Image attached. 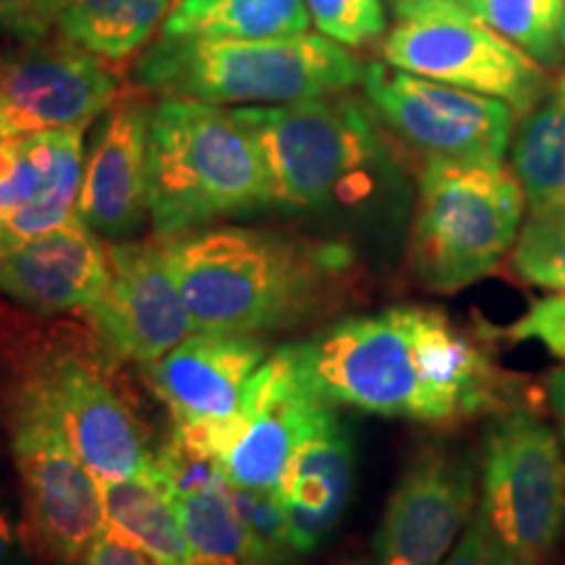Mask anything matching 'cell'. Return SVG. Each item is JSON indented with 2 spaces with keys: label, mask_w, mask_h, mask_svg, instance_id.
Instances as JSON below:
<instances>
[{
  "label": "cell",
  "mask_w": 565,
  "mask_h": 565,
  "mask_svg": "<svg viewBox=\"0 0 565 565\" xmlns=\"http://www.w3.org/2000/svg\"><path fill=\"white\" fill-rule=\"evenodd\" d=\"M108 280V246L79 215L0 254V291L42 317L87 312Z\"/></svg>",
  "instance_id": "cell-18"
},
{
  "label": "cell",
  "mask_w": 565,
  "mask_h": 565,
  "mask_svg": "<svg viewBox=\"0 0 565 565\" xmlns=\"http://www.w3.org/2000/svg\"><path fill=\"white\" fill-rule=\"evenodd\" d=\"M42 147L40 134L19 139H0V215L19 210L40 192Z\"/></svg>",
  "instance_id": "cell-30"
},
{
  "label": "cell",
  "mask_w": 565,
  "mask_h": 565,
  "mask_svg": "<svg viewBox=\"0 0 565 565\" xmlns=\"http://www.w3.org/2000/svg\"><path fill=\"white\" fill-rule=\"evenodd\" d=\"M84 565H154L150 557L141 553L139 547H134L131 542L121 540L113 532H105L97 536L95 545L87 550V555L82 557Z\"/></svg>",
  "instance_id": "cell-34"
},
{
  "label": "cell",
  "mask_w": 565,
  "mask_h": 565,
  "mask_svg": "<svg viewBox=\"0 0 565 565\" xmlns=\"http://www.w3.org/2000/svg\"><path fill=\"white\" fill-rule=\"evenodd\" d=\"M561 84H563V87H565V76H563V79H561Z\"/></svg>",
  "instance_id": "cell-40"
},
{
  "label": "cell",
  "mask_w": 565,
  "mask_h": 565,
  "mask_svg": "<svg viewBox=\"0 0 565 565\" xmlns=\"http://www.w3.org/2000/svg\"><path fill=\"white\" fill-rule=\"evenodd\" d=\"M477 515L511 565H542L565 534V448L529 408L487 424Z\"/></svg>",
  "instance_id": "cell-8"
},
{
  "label": "cell",
  "mask_w": 565,
  "mask_h": 565,
  "mask_svg": "<svg viewBox=\"0 0 565 565\" xmlns=\"http://www.w3.org/2000/svg\"><path fill=\"white\" fill-rule=\"evenodd\" d=\"M162 244L196 330L263 338L307 328L343 309L364 278L341 238L225 225Z\"/></svg>",
  "instance_id": "cell-2"
},
{
  "label": "cell",
  "mask_w": 565,
  "mask_h": 565,
  "mask_svg": "<svg viewBox=\"0 0 565 565\" xmlns=\"http://www.w3.org/2000/svg\"><path fill=\"white\" fill-rule=\"evenodd\" d=\"M267 356L259 335L194 330L158 362L145 364V383L173 422L228 419L242 408L249 380Z\"/></svg>",
  "instance_id": "cell-17"
},
{
  "label": "cell",
  "mask_w": 565,
  "mask_h": 565,
  "mask_svg": "<svg viewBox=\"0 0 565 565\" xmlns=\"http://www.w3.org/2000/svg\"><path fill=\"white\" fill-rule=\"evenodd\" d=\"M307 0H179L162 34L204 40H278L307 34Z\"/></svg>",
  "instance_id": "cell-21"
},
{
  "label": "cell",
  "mask_w": 565,
  "mask_h": 565,
  "mask_svg": "<svg viewBox=\"0 0 565 565\" xmlns=\"http://www.w3.org/2000/svg\"><path fill=\"white\" fill-rule=\"evenodd\" d=\"M477 490L463 448L427 443L416 450L374 534L377 565H443L477 511Z\"/></svg>",
  "instance_id": "cell-15"
},
{
  "label": "cell",
  "mask_w": 565,
  "mask_h": 565,
  "mask_svg": "<svg viewBox=\"0 0 565 565\" xmlns=\"http://www.w3.org/2000/svg\"><path fill=\"white\" fill-rule=\"evenodd\" d=\"M110 280L84 312L113 364H152L194 333L162 238L108 246Z\"/></svg>",
  "instance_id": "cell-14"
},
{
  "label": "cell",
  "mask_w": 565,
  "mask_h": 565,
  "mask_svg": "<svg viewBox=\"0 0 565 565\" xmlns=\"http://www.w3.org/2000/svg\"><path fill=\"white\" fill-rule=\"evenodd\" d=\"M147 207L158 238L270 207L263 152L242 118L221 105L160 97L147 150Z\"/></svg>",
  "instance_id": "cell-5"
},
{
  "label": "cell",
  "mask_w": 565,
  "mask_h": 565,
  "mask_svg": "<svg viewBox=\"0 0 565 565\" xmlns=\"http://www.w3.org/2000/svg\"><path fill=\"white\" fill-rule=\"evenodd\" d=\"M194 565H249V542L231 482L171 498Z\"/></svg>",
  "instance_id": "cell-25"
},
{
  "label": "cell",
  "mask_w": 565,
  "mask_h": 565,
  "mask_svg": "<svg viewBox=\"0 0 565 565\" xmlns=\"http://www.w3.org/2000/svg\"><path fill=\"white\" fill-rule=\"evenodd\" d=\"M233 113L263 152L270 207L359 228L398 196V166L380 118L345 92Z\"/></svg>",
  "instance_id": "cell-4"
},
{
  "label": "cell",
  "mask_w": 565,
  "mask_h": 565,
  "mask_svg": "<svg viewBox=\"0 0 565 565\" xmlns=\"http://www.w3.org/2000/svg\"><path fill=\"white\" fill-rule=\"evenodd\" d=\"M505 333L513 341H536L565 362V294L534 301Z\"/></svg>",
  "instance_id": "cell-31"
},
{
  "label": "cell",
  "mask_w": 565,
  "mask_h": 565,
  "mask_svg": "<svg viewBox=\"0 0 565 565\" xmlns=\"http://www.w3.org/2000/svg\"><path fill=\"white\" fill-rule=\"evenodd\" d=\"M393 13L398 19H412L419 13L440 11V9H466L469 11V0H387Z\"/></svg>",
  "instance_id": "cell-37"
},
{
  "label": "cell",
  "mask_w": 565,
  "mask_h": 565,
  "mask_svg": "<svg viewBox=\"0 0 565 565\" xmlns=\"http://www.w3.org/2000/svg\"><path fill=\"white\" fill-rule=\"evenodd\" d=\"M291 345L303 380L333 406L427 424L513 406L511 380L484 343L435 307L345 317Z\"/></svg>",
  "instance_id": "cell-1"
},
{
  "label": "cell",
  "mask_w": 565,
  "mask_h": 565,
  "mask_svg": "<svg viewBox=\"0 0 565 565\" xmlns=\"http://www.w3.org/2000/svg\"><path fill=\"white\" fill-rule=\"evenodd\" d=\"M84 131L87 129L40 134L45 175H42L40 192L30 202L3 215L11 246L61 228L76 217L84 162H87L84 158Z\"/></svg>",
  "instance_id": "cell-23"
},
{
  "label": "cell",
  "mask_w": 565,
  "mask_h": 565,
  "mask_svg": "<svg viewBox=\"0 0 565 565\" xmlns=\"http://www.w3.org/2000/svg\"><path fill=\"white\" fill-rule=\"evenodd\" d=\"M233 503L242 515L249 542V565H294V550L286 513L275 490H242L231 484Z\"/></svg>",
  "instance_id": "cell-28"
},
{
  "label": "cell",
  "mask_w": 565,
  "mask_h": 565,
  "mask_svg": "<svg viewBox=\"0 0 565 565\" xmlns=\"http://www.w3.org/2000/svg\"><path fill=\"white\" fill-rule=\"evenodd\" d=\"M353 466L351 433L335 412L288 461L275 492L299 557L315 553L341 524L353 490Z\"/></svg>",
  "instance_id": "cell-19"
},
{
  "label": "cell",
  "mask_w": 565,
  "mask_h": 565,
  "mask_svg": "<svg viewBox=\"0 0 565 565\" xmlns=\"http://www.w3.org/2000/svg\"><path fill=\"white\" fill-rule=\"evenodd\" d=\"M152 105L137 92L121 95L92 139L76 215L108 242H126L150 217L147 207V150Z\"/></svg>",
  "instance_id": "cell-16"
},
{
  "label": "cell",
  "mask_w": 565,
  "mask_h": 565,
  "mask_svg": "<svg viewBox=\"0 0 565 565\" xmlns=\"http://www.w3.org/2000/svg\"><path fill=\"white\" fill-rule=\"evenodd\" d=\"M335 412L299 370L294 345H280L254 372L244 404L228 419L173 422L217 456L225 479L242 490H278L296 450Z\"/></svg>",
  "instance_id": "cell-9"
},
{
  "label": "cell",
  "mask_w": 565,
  "mask_h": 565,
  "mask_svg": "<svg viewBox=\"0 0 565 565\" xmlns=\"http://www.w3.org/2000/svg\"><path fill=\"white\" fill-rule=\"evenodd\" d=\"M545 395H547L550 412H553V419L557 424V437H561V443L565 448V366L563 370H555L547 374Z\"/></svg>",
  "instance_id": "cell-36"
},
{
  "label": "cell",
  "mask_w": 565,
  "mask_h": 565,
  "mask_svg": "<svg viewBox=\"0 0 565 565\" xmlns=\"http://www.w3.org/2000/svg\"><path fill=\"white\" fill-rule=\"evenodd\" d=\"M561 47L565 55V0H563V17H561Z\"/></svg>",
  "instance_id": "cell-39"
},
{
  "label": "cell",
  "mask_w": 565,
  "mask_h": 565,
  "mask_svg": "<svg viewBox=\"0 0 565 565\" xmlns=\"http://www.w3.org/2000/svg\"><path fill=\"white\" fill-rule=\"evenodd\" d=\"M32 561L34 553L21 519L11 508H0V565H32Z\"/></svg>",
  "instance_id": "cell-35"
},
{
  "label": "cell",
  "mask_w": 565,
  "mask_h": 565,
  "mask_svg": "<svg viewBox=\"0 0 565 565\" xmlns=\"http://www.w3.org/2000/svg\"><path fill=\"white\" fill-rule=\"evenodd\" d=\"M524 207V189L503 162L427 158L408 244L414 280L456 294L487 278L515 246Z\"/></svg>",
  "instance_id": "cell-7"
},
{
  "label": "cell",
  "mask_w": 565,
  "mask_h": 565,
  "mask_svg": "<svg viewBox=\"0 0 565 565\" xmlns=\"http://www.w3.org/2000/svg\"><path fill=\"white\" fill-rule=\"evenodd\" d=\"M362 76V61L320 32L278 40L160 34L137 61V84L145 92L210 105L315 100L349 92Z\"/></svg>",
  "instance_id": "cell-6"
},
{
  "label": "cell",
  "mask_w": 565,
  "mask_h": 565,
  "mask_svg": "<svg viewBox=\"0 0 565 565\" xmlns=\"http://www.w3.org/2000/svg\"><path fill=\"white\" fill-rule=\"evenodd\" d=\"M443 565H511L505 561V555L500 553L498 545L492 542V536L487 534V529L475 511L469 526L463 529L461 540L456 542V547L450 550V555L445 557Z\"/></svg>",
  "instance_id": "cell-33"
},
{
  "label": "cell",
  "mask_w": 565,
  "mask_h": 565,
  "mask_svg": "<svg viewBox=\"0 0 565 565\" xmlns=\"http://www.w3.org/2000/svg\"><path fill=\"white\" fill-rule=\"evenodd\" d=\"M469 13L532 61L545 66L561 63L563 0H469Z\"/></svg>",
  "instance_id": "cell-26"
},
{
  "label": "cell",
  "mask_w": 565,
  "mask_h": 565,
  "mask_svg": "<svg viewBox=\"0 0 565 565\" xmlns=\"http://www.w3.org/2000/svg\"><path fill=\"white\" fill-rule=\"evenodd\" d=\"M13 461L21 479V526L32 553L74 565L108 532L103 482L45 422H11Z\"/></svg>",
  "instance_id": "cell-13"
},
{
  "label": "cell",
  "mask_w": 565,
  "mask_h": 565,
  "mask_svg": "<svg viewBox=\"0 0 565 565\" xmlns=\"http://www.w3.org/2000/svg\"><path fill=\"white\" fill-rule=\"evenodd\" d=\"M121 95L110 63L61 34L0 42V139L87 129Z\"/></svg>",
  "instance_id": "cell-11"
},
{
  "label": "cell",
  "mask_w": 565,
  "mask_h": 565,
  "mask_svg": "<svg viewBox=\"0 0 565 565\" xmlns=\"http://www.w3.org/2000/svg\"><path fill=\"white\" fill-rule=\"evenodd\" d=\"M0 366L9 424H53L100 482H152L154 454L89 324L40 322L0 307Z\"/></svg>",
  "instance_id": "cell-3"
},
{
  "label": "cell",
  "mask_w": 565,
  "mask_h": 565,
  "mask_svg": "<svg viewBox=\"0 0 565 565\" xmlns=\"http://www.w3.org/2000/svg\"><path fill=\"white\" fill-rule=\"evenodd\" d=\"M179 0H61L55 32L108 63L137 55Z\"/></svg>",
  "instance_id": "cell-20"
},
{
  "label": "cell",
  "mask_w": 565,
  "mask_h": 565,
  "mask_svg": "<svg viewBox=\"0 0 565 565\" xmlns=\"http://www.w3.org/2000/svg\"><path fill=\"white\" fill-rule=\"evenodd\" d=\"M317 32L349 47L380 40L387 30L383 0H307Z\"/></svg>",
  "instance_id": "cell-29"
},
{
  "label": "cell",
  "mask_w": 565,
  "mask_h": 565,
  "mask_svg": "<svg viewBox=\"0 0 565 565\" xmlns=\"http://www.w3.org/2000/svg\"><path fill=\"white\" fill-rule=\"evenodd\" d=\"M511 267L529 286L565 294V204L532 212L511 249Z\"/></svg>",
  "instance_id": "cell-27"
},
{
  "label": "cell",
  "mask_w": 565,
  "mask_h": 565,
  "mask_svg": "<svg viewBox=\"0 0 565 565\" xmlns=\"http://www.w3.org/2000/svg\"><path fill=\"white\" fill-rule=\"evenodd\" d=\"M380 53L387 66L498 97L519 116L550 92L540 63L466 9L398 19Z\"/></svg>",
  "instance_id": "cell-10"
},
{
  "label": "cell",
  "mask_w": 565,
  "mask_h": 565,
  "mask_svg": "<svg viewBox=\"0 0 565 565\" xmlns=\"http://www.w3.org/2000/svg\"><path fill=\"white\" fill-rule=\"evenodd\" d=\"M362 87L374 116L427 158L503 162L513 108L498 97L424 79L387 63L364 66Z\"/></svg>",
  "instance_id": "cell-12"
},
{
  "label": "cell",
  "mask_w": 565,
  "mask_h": 565,
  "mask_svg": "<svg viewBox=\"0 0 565 565\" xmlns=\"http://www.w3.org/2000/svg\"><path fill=\"white\" fill-rule=\"evenodd\" d=\"M108 532L131 542L154 565H194L171 500L150 482H103Z\"/></svg>",
  "instance_id": "cell-24"
},
{
  "label": "cell",
  "mask_w": 565,
  "mask_h": 565,
  "mask_svg": "<svg viewBox=\"0 0 565 565\" xmlns=\"http://www.w3.org/2000/svg\"><path fill=\"white\" fill-rule=\"evenodd\" d=\"M511 171L532 212L565 204V87L561 82L521 113L511 145Z\"/></svg>",
  "instance_id": "cell-22"
},
{
  "label": "cell",
  "mask_w": 565,
  "mask_h": 565,
  "mask_svg": "<svg viewBox=\"0 0 565 565\" xmlns=\"http://www.w3.org/2000/svg\"><path fill=\"white\" fill-rule=\"evenodd\" d=\"M61 0H0V34L3 38H47L55 34Z\"/></svg>",
  "instance_id": "cell-32"
},
{
  "label": "cell",
  "mask_w": 565,
  "mask_h": 565,
  "mask_svg": "<svg viewBox=\"0 0 565 565\" xmlns=\"http://www.w3.org/2000/svg\"><path fill=\"white\" fill-rule=\"evenodd\" d=\"M6 249H11V242H9V233H6L3 215H0V254H3Z\"/></svg>",
  "instance_id": "cell-38"
}]
</instances>
